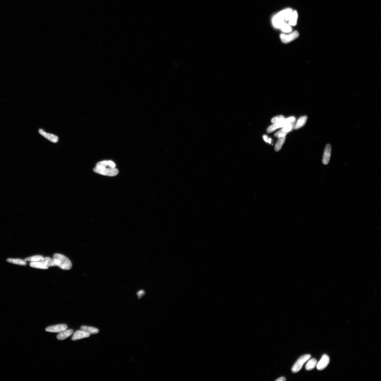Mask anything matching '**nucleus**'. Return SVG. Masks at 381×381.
<instances>
[{
    "mask_svg": "<svg viewBox=\"0 0 381 381\" xmlns=\"http://www.w3.org/2000/svg\"><path fill=\"white\" fill-rule=\"evenodd\" d=\"M115 163L111 160H104L99 162L93 169L95 173L100 175L109 176H116L119 173L116 168Z\"/></svg>",
    "mask_w": 381,
    "mask_h": 381,
    "instance_id": "1",
    "label": "nucleus"
},
{
    "mask_svg": "<svg viewBox=\"0 0 381 381\" xmlns=\"http://www.w3.org/2000/svg\"><path fill=\"white\" fill-rule=\"evenodd\" d=\"M293 10L288 8L279 12L273 17L272 22L273 26L277 28H281L285 23V21L289 20Z\"/></svg>",
    "mask_w": 381,
    "mask_h": 381,
    "instance_id": "2",
    "label": "nucleus"
},
{
    "mask_svg": "<svg viewBox=\"0 0 381 381\" xmlns=\"http://www.w3.org/2000/svg\"><path fill=\"white\" fill-rule=\"evenodd\" d=\"M53 259L57 266L64 270L71 269L72 264L69 259L61 254L56 253L53 256Z\"/></svg>",
    "mask_w": 381,
    "mask_h": 381,
    "instance_id": "3",
    "label": "nucleus"
},
{
    "mask_svg": "<svg viewBox=\"0 0 381 381\" xmlns=\"http://www.w3.org/2000/svg\"><path fill=\"white\" fill-rule=\"evenodd\" d=\"M295 120V118L294 116H291L289 118L285 119L282 121L274 123L273 125L269 126L266 131L269 133H272V132L276 130V129L282 128V127L285 126L288 124L294 122Z\"/></svg>",
    "mask_w": 381,
    "mask_h": 381,
    "instance_id": "4",
    "label": "nucleus"
},
{
    "mask_svg": "<svg viewBox=\"0 0 381 381\" xmlns=\"http://www.w3.org/2000/svg\"><path fill=\"white\" fill-rule=\"evenodd\" d=\"M311 358L310 354H305L301 356L296 361L294 365L292 368V371L293 373H297L301 370L305 363Z\"/></svg>",
    "mask_w": 381,
    "mask_h": 381,
    "instance_id": "5",
    "label": "nucleus"
},
{
    "mask_svg": "<svg viewBox=\"0 0 381 381\" xmlns=\"http://www.w3.org/2000/svg\"><path fill=\"white\" fill-rule=\"evenodd\" d=\"M299 36V33L297 31H295L288 35L284 34H281L280 38L281 41L285 44L290 43V42L294 40L297 39Z\"/></svg>",
    "mask_w": 381,
    "mask_h": 381,
    "instance_id": "6",
    "label": "nucleus"
},
{
    "mask_svg": "<svg viewBox=\"0 0 381 381\" xmlns=\"http://www.w3.org/2000/svg\"><path fill=\"white\" fill-rule=\"evenodd\" d=\"M294 122L288 124L287 125L283 127L282 129H281L280 130L278 131L275 133V137L276 138H282V137L286 136V134H287L289 132L292 130L293 128V124H294Z\"/></svg>",
    "mask_w": 381,
    "mask_h": 381,
    "instance_id": "7",
    "label": "nucleus"
},
{
    "mask_svg": "<svg viewBox=\"0 0 381 381\" xmlns=\"http://www.w3.org/2000/svg\"><path fill=\"white\" fill-rule=\"evenodd\" d=\"M68 328V326L65 324H61L49 326L47 327L45 330L47 332L59 333Z\"/></svg>",
    "mask_w": 381,
    "mask_h": 381,
    "instance_id": "8",
    "label": "nucleus"
},
{
    "mask_svg": "<svg viewBox=\"0 0 381 381\" xmlns=\"http://www.w3.org/2000/svg\"><path fill=\"white\" fill-rule=\"evenodd\" d=\"M330 358L327 355L324 354L322 356V358L317 364V369L318 370H322L324 369L329 364Z\"/></svg>",
    "mask_w": 381,
    "mask_h": 381,
    "instance_id": "9",
    "label": "nucleus"
},
{
    "mask_svg": "<svg viewBox=\"0 0 381 381\" xmlns=\"http://www.w3.org/2000/svg\"><path fill=\"white\" fill-rule=\"evenodd\" d=\"M40 134L48 140L54 143H56L58 141V137L54 134L46 133L44 129H40L39 130Z\"/></svg>",
    "mask_w": 381,
    "mask_h": 381,
    "instance_id": "10",
    "label": "nucleus"
},
{
    "mask_svg": "<svg viewBox=\"0 0 381 381\" xmlns=\"http://www.w3.org/2000/svg\"><path fill=\"white\" fill-rule=\"evenodd\" d=\"M331 151H332V146L330 144H328L325 146L323 158V163L324 165H328L329 162Z\"/></svg>",
    "mask_w": 381,
    "mask_h": 381,
    "instance_id": "11",
    "label": "nucleus"
},
{
    "mask_svg": "<svg viewBox=\"0 0 381 381\" xmlns=\"http://www.w3.org/2000/svg\"><path fill=\"white\" fill-rule=\"evenodd\" d=\"M90 335L89 333L83 331L78 330L74 333L71 340L73 341L81 340V339L89 337Z\"/></svg>",
    "mask_w": 381,
    "mask_h": 381,
    "instance_id": "12",
    "label": "nucleus"
},
{
    "mask_svg": "<svg viewBox=\"0 0 381 381\" xmlns=\"http://www.w3.org/2000/svg\"><path fill=\"white\" fill-rule=\"evenodd\" d=\"M74 330L73 329L66 330L59 332L57 335V338L59 340H63L70 337L73 334Z\"/></svg>",
    "mask_w": 381,
    "mask_h": 381,
    "instance_id": "13",
    "label": "nucleus"
},
{
    "mask_svg": "<svg viewBox=\"0 0 381 381\" xmlns=\"http://www.w3.org/2000/svg\"><path fill=\"white\" fill-rule=\"evenodd\" d=\"M80 330L90 335L96 334L99 332V330L98 328L87 326H81Z\"/></svg>",
    "mask_w": 381,
    "mask_h": 381,
    "instance_id": "14",
    "label": "nucleus"
},
{
    "mask_svg": "<svg viewBox=\"0 0 381 381\" xmlns=\"http://www.w3.org/2000/svg\"><path fill=\"white\" fill-rule=\"evenodd\" d=\"M307 116H301L298 119L294 126L295 129H298L304 125L307 121Z\"/></svg>",
    "mask_w": 381,
    "mask_h": 381,
    "instance_id": "15",
    "label": "nucleus"
},
{
    "mask_svg": "<svg viewBox=\"0 0 381 381\" xmlns=\"http://www.w3.org/2000/svg\"><path fill=\"white\" fill-rule=\"evenodd\" d=\"M298 18V14L297 11H294L292 12L289 20V25L292 26L296 25L297 24Z\"/></svg>",
    "mask_w": 381,
    "mask_h": 381,
    "instance_id": "16",
    "label": "nucleus"
},
{
    "mask_svg": "<svg viewBox=\"0 0 381 381\" xmlns=\"http://www.w3.org/2000/svg\"><path fill=\"white\" fill-rule=\"evenodd\" d=\"M305 366L306 369L308 370H312L317 365V362L315 358L309 359Z\"/></svg>",
    "mask_w": 381,
    "mask_h": 381,
    "instance_id": "17",
    "label": "nucleus"
},
{
    "mask_svg": "<svg viewBox=\"0 0 381 381\" xmlns=\"http://www.w3.org/2000/svg\"><path fill=\"white\" fill-rule=\"evenodd\" d=\"M41 261L44 263L45 265L48 266L49 267H53V266H57L55 263L54 259L50 257H44Z\"/></svg>",
    "mask_w": 381,
    "mask_h": 381,
    "instance_id": "18",
    "label": "nucleus"
},
{
    "mask_svg": "<svg viewBox=\"0 0 381 381\" xmlns=\"http://www.w3.org/2000/svg\"><path fill=\"white\" fill-rule=\"evenodd\" d=\"M29 265L32 268L41 269L46 270L49 269V267L45 265L41 261L31 262L29 264Z\"/></svg>",
    "mask_w": 381,
    "mask_h": 381,
    "instance_id": "19",
    "label": "nucleus"
},
{
    "mask_svg": "<svg viewBox=\"0 0 381 381\" xmlns=\"http://www.w3.org/2000/svg\"><path fill=\"white\" fill-rule=\"evenodd\" d=\"M6 261L9 263L17 265L25 266L27 265L26 261L20 259L9 258L7 259Z\"/></svg>",
    "mask_w": 381,
    "mask_h": 381,
    "instance_id": "20",
    "label": "nucleus"
},
{
    "mask_svg": "<svg viewBox=\"0 0 381 381\" xmlns=\"http://www.w3.org/2000/svg\"><path fill=\"white\" fill-rule=\"evenodd\" d=\"M285 140L286 136L279 138L277 142L276 143L275 146V150L276 151H278L281 150L283 144L285 143Z\"/></svg>",
    "mask_w": 381,
    "mask_h": 381,
    "instance_id": "21",
    "label": "nucleus"
},
{
    "mask_svg": "<svg viewBox=\"0 0 381 381\" xmlns=\"http://www.w3.org/2000/svg\"><path fill=\"white\" fill-rule=\"evenodd\" d=\"M43 258V256L36 255L27 258L25 259L24 260L26 261H31V262H37V261H41Z\"/></svg>",
    "mask_w": 381,
    "mask_h": 381,
    "instance_id": "22",
    "label": "nucleus"
},
{
    "mask_svg": "<svg viewBox=\"0 0 381 381\" xmlns=\"http://www.w3.org/2000/svg\"><path fill=\"white\" fill-rule=\"evenodd\" d=\"M280 29L281 31L286 33H290L292 30L290 26L286 23L284 24Z\"/></svg>",
    "mask_w": 381,
    "mask_h": 381,
    "instance_id": "23",
    "label": "nucleus"
},
{
    "mask_svg": "<svg viewBox=\"0 0 381 381\" xmlns=\"http://www.w3.org/2000/svg\"><path fill=\"white\" fill-rule=\"evenodd\" d=\"M285 118L284 116L283 115H280L275 117L271 119V123L273 124L275 123L278 122L282 121L285 119Z\"/></svg>",
    "mask_w": 381,
    "mask_h": 381,
    "instance_id": "24",
    "label": "nucleus"
},
{
    "mask_svg": "<svg viewBox=\"0 0 381 381\" xmlns=\"http://www.w3.org/2000/svg\"><path fill=\"white\" fill-rule=\"evenodd\" d=\"M144 292L143 290L139 291L138 293V295L139 298H141L144 294Z\"/></svg>",
    "mask_w": 381,
    "mask_h": 381,
    "instance_id": "25",
    "label": "nucleus"
},
{
    "mask_svg": "<svg viewBox=\"0 0 381 381\" xmlns=\"http://www.w3.org/2000/svg\"><path fill=\"white\" fill-rule=\"evenodd\" d=\"M286 378L284 377H281L279 378L278 379L276 380V381H285L286 380Z\"/></svg>",
    "mask_w": 381,
    "mask_h": 381,
    "instance_id": "26",
    "label": "nucleus"
},
{
    "mask_svg": "<svg viewBox=\"0 0 381 381\" xmlns=\"http://www.w3.org/2000/svg\"><path fill=\"white\" fill-rule=\"evenodd\" d=\"M263 138L264 139V140H265V141L266 142L268 143V142H269L268 140H269V138H268V137L267 136H266V135H264L263 136Z\"/></svg>",
    "mask_w": 381,
    "mask_h": 381,
    "instance_id": "27",
    "label": "nucleus"
}]
</instances>
